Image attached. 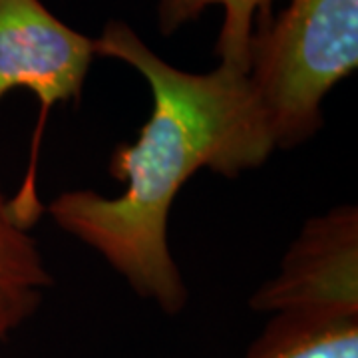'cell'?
Here are the masks:
<instances>
[{
  "instance_id": "cell-4",
  "label": "cell",
  "mask_w": 358,
  "mask_h": 358,
  "mask_svg": "<svg viewBox=\"0 0 358 358\" xmlns=\"http://www.w3.org/2000/svg\"><path fill=\"white\" fill-rule=\"evenodd\" d=\"M257 313L358 319V207H331L301 227L279 271L251 296Z\"/></svg>"
},
{
  "instance_id": "cell-5",
  "label": "cell",
  "mask_w": 358,
  "mask_h": 358,
  "mask_svg": "<svg viewBox=\"0 0 358 358\" xmlns=\"http://www.w3.org/2000/svg\"><path fill=\"white\" fill-rule=\"evenodd\" d=\"M52 282L38 243L16 221L0 187V343L36 313Z\"/></svg>"
},
{
  "instance_id": "cell-7",
  "label": "cell",
  "mask_w": 358,
  "mask_h": 358,
  "mask_svg": "<svg viewBox=\"0 0 358 358\" xmlns=\"http://www.w3.org/2000/svg\"><path fill=\"white\" fill-rule=\"evenodd\" d=\"M277 0H157V30L171 36L211 6L223 8L215 54L219 64L247 74L249 42L259 20L273 14Z\"/></svg>"
},
{
  "instance_id": "cell-3",
  "label": "cell",
  "mask_w": 358,
  "mask_h": 358,
  "mask_svg": "<svg viewBox=\"0 0 358 358\" xmlns=\"http://www.w3.org/2000/svg\"><path fill=\"white\" fill-rule=\"evenodd\" d=\"M94 58V38L56 18L40 0H0V100L24 88L40 103L26 176L18 193L8 197L13 215L26 229L36 225L46 207L36 171L48 117L58 103L80 102Z\"/></svg>"
},
{
  "instance_id": "cell-1",
  "label": "cell",
  "mask_w": 358,
  "mask_h": 358,
  "mask_svg": "<svg viewBox=\"0 0 358 358\" xmlns=\"http://www.w3.org/2000/svg\"><path fill=\"white\" fill-rule=\"evenodd\" d=\"M100 58L131 66L152 92V114L134 143H117L108 173L124 192L60 193L44 211L120 273L138 296L169 317L187 305V287L167 245L171 205L189 179L209 169L223 178L263 166L273 155L265 115L245 72L219 64L185 72L157 56L136 30L110 20L94 38Z\"/></svg>"
},
{
  "instance_id": "cell-6",
  "label": "cell",
  "mask_w": 358,
  "mask_h": 358,
  "mask_svg": "<svg viewBox=\"0 0 358 358\" xmlns=\"http://www.w3.org/2000/svg\"><path fill=\"white\" fill-rule=\"evenodd\" d=\"M241 358H358V319L271 315Z\"/></svg>"
},
{
  "instance_id": "cell-2",
  "label": "cell",
  "mask_w": 358,
  "mask_h": 358,
  "mask_svg": "<svg viewBox=\"0 0 358 358\" xmlns=\"http://www.w3.org/2000/svg\"><path fill=\"white\" fill-rule=\"evenodd\" d=\"M358 66V0H289L259 20L247 80L277 150L313 140L322 103Z\"/></svg>"
}]
</instances>
